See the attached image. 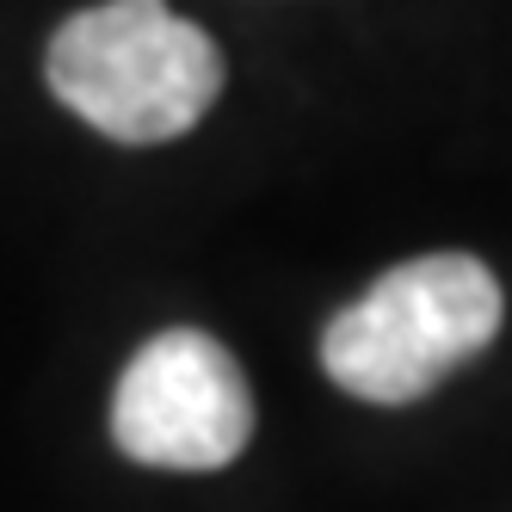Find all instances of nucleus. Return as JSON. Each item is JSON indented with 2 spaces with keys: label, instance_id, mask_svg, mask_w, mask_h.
<instances>
[{
  "label": "nucleus",
  "instance_id": "f257e3e1",
  "mask_svg": "<svg viewBox=\"0 0 512 512\" xmlns=\"http://www.w3.org/2000/svg\"><path fill=\"white\" fill-rule=\"evenodd\" d=\"M50 93L112 142H173L223 93V56L167 0H105L44 50Z\"/></svg>",
  "mask_w": 512,
  "mask_h": 512
},
{
  "label": "nucleus",
  "instance_id": "f03ea898",
  "mask_svg": "<svg viewBox=\"0 0 512 512\" xmlns=\"http://www.w3.org/2000/svg\"><path fill=\"white\" fill-rule=\"evenodd\" d=\"M500 284L475 253H426L383 272L321 334V371L358 401H420L500 334Z\"/></svg>",
  "mask_w": 512,
  "mask_h": 512
},
{
  "label": "nucleus",
  "instance_id": "7ed1b4c3",
  "mask_svg": "<svg viewBox=\"0 0 512 512\" xmlns=\"http://www.w3.org/2000/svg\"><path fill=\"white\" fill-rule=\"evenodd\" d=\"M253 395L223 340L167 327L142 346L112 395V438L149 469H223L247 451Z\"/></svg>",
  "mask_w": 512,
  "mask_h": 512
}]
</instances>
